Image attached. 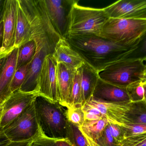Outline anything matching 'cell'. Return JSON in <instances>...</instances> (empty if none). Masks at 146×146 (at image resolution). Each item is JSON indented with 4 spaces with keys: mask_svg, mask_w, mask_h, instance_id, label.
<instances>
[{
    "mask_svg": "<svg viewBox=\"0 0 146 146\" xmlns=\"http://www.w3.org/2000/svg\"><path fill=\"white\" fill-rule=\"evenodd\" d=\"M66 39L84 62L98 73L117 62L129 50L96 35L68 36Z\"/></svg>",
    "mask_w": 146,
    "mask_h": 146,
    "instance_id": "6da1fadb",
    "label": "cell"
},
{
    "mask_svg": "<svg viewBox=\"0 0 146 146\" xmlns=\"http://www.w3.org/2000/svg\"><path fill=\"white\" fill-rule=\"evenodd\" d=\"M35 106L39 127L46 137L55 140L68 138L69 122L63 106L38 96Z\"/></svg>",
    "mask_w": 146,
    "mask_h": 146,
    "instance_id": "7a4b0ae2",
    "label": "cell"
},
{
    "mask_svg": "<svg viewBox=\"0 0 146 146\" xmlns=\"http://www.w3.org/2000/svg\"><path fill=\"white\" fill-rule=\"evenodd\" d=\"M146 32V19L109 18L100 37L130 49Z\"/></svg>",
    "mask_w": 146,
    "mask_h": 146,
    "instance_id": "3957f363",
    "label": "cell"
},
{
    "mask_svg": "<svg viewBox=\"0 0 146 146\" xmlns=\"http://www.w3.org/2000/svg\"><path fill=\"white\" fill-rule=\"evenodd\" d=\"M109 18L104 8L84 7L79 5L77 1H74L68 17L67 36H100L104 25Z\"/></svg>",
    "mask_w": 146,
    "mask_h": 146,
    "instance_id": "277c9868",
    "label": "cell"
},
{
    "mask_svg": "<svg viewBox=\"0 0 146 146\" xmlns=\"http://www.w3.org/2000/svg\"><path fill=\"white\" fill-rule=\"evenodd\" d=\"M144 67L142 61H121L107 67L98 73V76L109 84L127 88L131 84L141 81Z\"/></svg>",
    "mask_w": 146,
    "mask_h": 146,
    "instance_id": "5b68a950",
    "label": "cell"
},
{
    "mask_svg": "<svg viewBox=\"0 0 146 146\" xmlns=\"http://www.w3.org/2000/svg\"><path fill=\"white\" fill-rule=\"evenodd\" d=\"M11 142L34 139L40 132L35 106V101L9 125L0 129Z\"/></svg>",
    "mask_w": 146,
    "mask_h": 146,
    "instance_id": "8992f818",
    "label": "cell"
},
{
    "mask_svg": "<svg viewBox=\"0 0 146 146\" xmlns=\"http://www.w3.org/2000/svg\"><path fill=\"white\" fill-rule=\"evenodd\" d=\"M57 63L52 55L44 60L38 79L36 91L39 96L54 103L60 102L56 80Z\"/></svg>",
    "mask_w": 146,
    "mask_h": 146,
    "instance_id": "52a82bcc",
    "label": "cell"
},
{
    "mask_svg": "<svg viewBox=\"0 0 146 146\" xmlns=\"http://www.w3.org/2000/svg\"><path fill=\"white\" fill-rule=\"evenodd\" d=\"M38 96L36 91L25 92L19 90L13 93L1 104L2 113L0 129L11 123L34 102Z\"/></svg>",
    "mask_w": 146,
    "mask_h": 146,
    "instance_id": "ba28073f",
    "label": "cell"
},
{
    "mask_svg": "<svg viewBox=\"0 0 146 146\" xmlns=\"http://www.w3.org/2000/svg\"><path fill=\"white\" fill-rule=\"evenodd\" d=\"M85 104L98 109L109 123L121 127L128 123V115L133 105V102L131 101L107 102L93 97Z\"/></svg>",
    "mask_w": 146,
    "mask_h": 146,
    "instance_id": "9c48e42d",
    "label": "cell"
},
{
    "mask_svg": "<svg viewBox=\"0 0 146 146\" xmlns=\"http://www.w3.org/2000/svg\"><path fill=\"white\" fill-rule=\"evenodd\" d=\"M49 18L62 38L67 36L68 17L74 1L43 0Z\"/></svg>",
    "mask_w": 146,
    "mask_h": 146,
    "instance_id": "30bf717a",
    "label": "cell"
},
{
    "mask_svg": "<svg viewBox=\"0 0 146 146\" xmlns=\"http://www.w3.org/2000/svg\"><path fill=\"white\" fill-rule=\"evenodd\" d=\"M17 16V0H7L3 3V33L0 55L7 56L14 49Z\"/></svg>",
    "mask_w": 146,
    "mask_h": 146,
    "instance_id": "8fae6325",
    "label": "cell"
},
{
    "mask_svg": "<svg viewBox=\"0 0 146 146\" xmlns=\"http://www.w3.org/2000/svg\"><path fill=\"white\" fill-rule=\"evenodd\" d=\"M104 9L109 18L146 19V0H120Z\"/></svg>",
    "mask_w": 146,
    "mask_h": 146,
    "instance_id": "7c38bea8",
    "label": "cell"
},
{
    "mask_svg": "<svg viewBox=\"0 0 146 146\" xmlns=\"http://www.w3.org/2000/svg\"><path fill=\"white\" fill-rule=\"evenodd\" d=\"M19 48H15L7 57L5 64L0 74V105L12 93L11 86L17 67Z\"/></svg>",
    "mask_w": 146,
    "mask_h": 146,
    "instance_id": "4fadbf2b",
    "label": "cell"
},
{
    "mask_svg": "<svg viewBox=\"0 0 146 146\" xmlns=\"http://www.w3.org/2000/svg\"><path fill=\"white\" fill-rule=\"evenodd\" d=\"M75 70L63 63H57L56 80L60 97L59 103L66 108L69 107Z\"/></svg>",
    "mask_w": 146,
    "mask_h": 146,
    "instance_id": "5bb4252c",
    "label": "cell"
},
{
    "mask_svg": "<svg viewBox=\"0 0 146 146\" xmlns=\"http://www.w3.org/2000/svg\"><path fill=\"white\" fill-rule=\"evenodd\" d=\"M92 97L96 99L107 102L131 101L126 88L109 84L100 78Z\"/></svg>",
    "mask_w": 146,
    "mask_h": 146,
    "instance_id": "9a60e30c",
    "label": "cell"
},
{
    "mask_svg": "<svg viewBox=\"0 0 146 146\" xmlns=\"http://www.w3.org/2000/svg\"><path fill=\"white\" fill-rule=\"evenodd\" d=\"M52 55L57 63H63L73 69H77L85 63L81 57L71 47L66 39H60L55 47Z\"/></svg>",
    "mask_w": 146,
    "mask_h": 146,
    "instance_id": "2e32d148",
    "label": "cell"
},
{
    "mask_svg": "<svg viewBox=\"0 0 146 146\" xmlns=\"http://www.w3.org/2000/svg\"><path fill=\"white\" fill-rule=\"evenodd\" d=\"M79 69L81 87L80 104L82 106L92 97L99 77L98 73L85 62Z\"/></svg>",
    "mask_w": 146,
    "mask_h": 146,
    "instance_id": "e0dca14e",
    "label": "cell"
},
{
    "mask_svg": "<svg viewBox=\"0 0 146 146\" xmlns=\"http://www.w3.org/2000/svg\"><path fill=\"white\" fill-rule=\"evenodd\" d=\"M31 40V30L28 18L19 0H17V16L14 47L20 48Z\"/></svg>",
    "mask_w": 146,
    "mask_h": 146,
    "instance_id": "ac0fdd59",
    "label": "cell"
},
{
    "mask_svg": "<svg viewBox=\"0 0 146 146\" xmlns=\"http://www.w3.org/2000/svg\"><path fill=\"white\" fill-rule=\"evenodd\" d=\"M108 123L105 118L96 121H85L79 129L83 135L96 141L100 138Z\"/></svg>",
    "mask_w": 146,
    "mask_h": 146,
    "instance_id": "d6986e66",
    "label": "cell"
},
{
    "mask_svg": "<svg viewBox=\"0 0 146 146\" xmlns=\"http://www.w3.org/2000/svg\"><path fill=\"white\" fill-rule=\"evenodd\" d=\"M146 60V32L132 49L121 56L117 62L135 61L145 62Z\"/></svg>",
    "mask_w": 146,
    "mask_h": 146,
    "instance_id": "ffe728a7",
    "label": "cell"
},
{
    "mask_svg": "<svg viewBox=\"0 0 146 146\" xmlns=\"http://www.w3.org/2000/svg\"><path fill=\"white\" fill-rule=\"evenodd\" d=\"M128 123L146 124V104L143 101L133 103L127 116Z\"/></svg>",
    "mask_w": 146,
    "mask_h": 146,
    "instance_id": "44dd1931",
    "label": "cell"
},
{
    "mask_svg": "<svg viewBox=\"0 0 146 146\" xmlns=\"http://www.w3.org/2000/svg\"><path fill=\"white\" fill-rule=\"evenodd\" d=\"M35 51L36 44L33 40L21 46L18 54L16 69L30 63L34 57Z\"/></svg>",
    "mask_w": 146,
    "mask_h": 146,
    "instance_id": "7402d4cb",
    "label": "cell"
},
{
    "mask_svg": "<svg viewBox=\"0 0 146 146\" xmlns=\"http://www.w3.org/2000/svg\"><path fill=\"white\" fill-rule=\"evenodd\" d=\"M66 115L69 123L79 128L82 126L85 121L84 113L81 105L66 108Z\"/></svg>",
    "mask_w": 146,
    "mask_h": 146,
    "instance_id": "603a6c76",
    "label": "cell"
},
{
    "mask_svg": "<svg viewBox=\"0 0 146 146\" xmlns=\"http://www.w3.org/2000/svg\"><path fill=\"white\" fill-rule=\"evenodd\" d=\"M31 62L16 69L11 84V91L12 93L20 90L24 84L27 75Z\"/></svg>",
    "mask_w": 146,
    "mask_h": 146,
    "instance_id": "cb8c5ba5",
    "label": "cell"
},
{
    "mask_svg": "<svg viewBox=\"0 0 146 146\" xmlns=\"http://www.w3.org/2000/svg\"><path fill=\"white\" fill-rule=\"evenodd\" d=\"M80 74L79 68L76 69L74 75L70 94L69 107L80 104Z\"/></svg>",
    "mask_w": 146,
    "mask_h": 146,
    "instance_id": "d4e9b609",
    "label": "cell"
},
{
    "mask_svg": "<svg viewBox=\"0 0 146 146\" xmlns=\"http://www.w3.org/2000/svg\"><path fill=\"white\" fill-rule=\"evenodd\" d=\"M68 139L75 146H88L86 139L79 128L69 122Z\"/></svg>",
    "mask_w": 146,
    "mask_h": 146,
    "instance_id": "484cf974",
    "label": "cell"
},
{
    "mask_svg": "<svg viewBox=\"0 0 146 146\" xmlns=\"http://www.w3.org/2000/svg\"><path fill=\"white\" fill-rule=\"evenodd\" d=\"M131 101L133 103L143 101L145 97V88L141 81L135 82L127 87Z\"/></svg>",
    "mask_w": 146,
    "mask_h": 146,
    "instance_id": "4316f807",
    "label": "cell"
},
{
    "mask_svg": "<svg viewBox=\"0 0 146 146\" xmlns=\"http://www.w3.org/2000/svg\"><path fill=\"white\" fill-rule=\"evenodd\" d=\"M125 138L139 135L146 133V124L141 123H126L121 126Z\"/></svg>",
    "mask_w": 146,
    "mask_h": 146,
    "instance_id": "83f0119b",
    "label": "cell"
},
{
    "mask_svg": "<svg viewBox=\"0 0 146 146\" xmlns=\"http://www.w3.org/2000/svg\"><path fill=\"white\" fill-rule=\"evenodd\" d=\"M82 109L84 113L85 121H96L105 118L100 111L95 107L85 104L82 105Z\"/></svg>",
    "mask_w": 146,
    "mask_h": 146,
    "instance_id": "f1b7e54d",
    "label": "cell"
},
{
    "mask_svg": "<svg viewBox=\"0 0 146 146\" xmlns=\"http://www.w3.org/2000/svg\"><path fill=\"white\" fill-rule=\"evenodd\" d=\"M121 146H146V133L125 138Z\"/></svg>",
    "mask_w": 146,
    "mask_h": 146,
    "instance_id": "f546056e",
    "label": "cell"
},
{
    "mask_svg": "<svg viewBox=\"0 0 146 146\" xmlns=\"http://www.w3.org/2000/svg\"><path fill=\"white\" fill-rule=\"evenodd\" d=\"M98 146H119L111 134L108 125L100 138L95 141Z\"/></svg>",
    "mask_w": 146,
    "mask_h": 146,
    "instance_id": "4dcf8cb0",
    "label": "cell"
},
{
    "mask_svg": "<svg viewBox=\"0 0 146 146\" xmlns=\"http://www.w3.org/2000/svg\"><path fill=\"white\" fill-rule=\"evenodd\" d=\"M108 127L113 139L119 145L125 139L124 133L122 127L119 125L108 123Z\"/></svg>",
    "mask_w": 146,
    "mask_h": 146,
    "instance_id": "1f68e13d",
    "label": "cell"
},
{
    "mask_svg": "<svg viewBox=\"0 0 146 146\" xmlns=\"http://www.w3.org/2000/svg\"><path fill=\"white\" fill-rule=\"evenodd\" d=\"M31 146H56L54 139H50L42 134L34 139Z\"/></svg>",
    "mask_w": 146,
    "mask_h": 146,
    "instance_id": "d6a6232c",
    "label": "cell"
},
{
    "mask_svg": "<svg viewBox=\"0 0 146 146\" xmlns=\"http://www.w3.org/2000/svg\"><path fill=\"white\" fill-rule=\"evenodd\" d=\"M55 141L56 146H75L68 138L55 139Z\"/></svg>",
    "mask_w": 146,
    "mask_h": 146,
    "instance_id": "836d02e7",
    "label": "cell"
},
{
    "mask_svg": "<svg viewBox=\"0 0 146 146\" xmlns=\"http://www.w3.org/2000/svg\"><path fill=\"white\" fill-rule=\"evenodd\" d=\"M33 139L24 141L11 142L6 146H31Z\"/></svg>",
    "mask_w": 146,
    "mask_h": 146,
    "instance_id": "e575fe53",
    "label": "cell"
},
{
    "mask_svg": "<svg viewBox=\"0 0 146 146\" xmlns=\"http://www.w3.org/2000/svg\"><path fill=\"white\" fill-rule=\"evenodd\" d=\"M0 130V146H6L11 142Z\"/></svg>",
    "mask_w": 146,
    "mask_h": 146,
    "instance_id": "d590c367",
    "label": "cell"
},
{
    "mask_svg": "<svg viewBox=\"0 0 146 146\" xmlns=\"http://www.w3.org/2000/svg\"><path fill=\"white\" fill-rule=\"evenodd\" d=\"M3 23L2 21V19L0 21V53H1V48L2 44L3 37ZM3 56L0 55V57ZM6 57V56H5Z\"/></svg>",
    "mask_w": 146,
    "mask_h": 146,
    "instance_id": "8d00e7d4",
    "label": "cell"
},
{
    "mask_svg": "<svg viewBox=\"0 0 146 146\" xmlns=\"http://www.w3.org/2000/svg\"><path fill=\"white\" fill-rule=\"evenodd\" d=\"M145 63V67H144V71L141 76V81L143 85H146V60L144 62Z\"/></svg>",
    "mask_w": 146,
    "mask_h": 146,
    "instance_id": "74e56055",
    "label": "cell"
},
{
    "mask_svg": "<svg viewBox=\"0 0 146 146\" xmlns=\"http://www.w3.org/2000/svg\"><path fill=\"white\" fill-rule=\"evenodd\" d=\"M84 135L85 138H86V140L87 141L88 145V146H98L97 143H96L95 141L92 140L91 139L88 138V137L86 136V135Z\"/></svg>",
    "mask_w": 146,
    "mask_h": 146,
    "instance_id": "f35d334b",
    "label": "cell"
},
{
    "mask_svg": "<svg viewBox=\"0 0 146 146\" xmlns=\"http://www.w3.org/2000/svg\"><path fill=\"white\" fill-rule=\"evenodd\" d=\"M7 57L3 56L0 57V74L2 70L3 66L5 64Z\"/></svg>",
    "mask_w": 146,
    "mask_h": 146,
    "instance_id": "ab89813d",
    "label": "cell"
},
{
    "mask_svg": "<svg viewBox=\"0 0 146 146\" xmlns=\"http://www.w3.org/2000/svg\"><path fill=\"white\" fill-rule=\"evenodd\" d=\"M1 1H0V19L1 17H2L3 16V7H2V4L1 3Z\"/></svg>",
    "mask_w": 146,
    "mask_h": 146,
    "instance_id": "60d3db41",
    "label": "cell"
},
{
    "mask_svg": "<svg viewBox=\"0 0 146 146\" xmlns=\"http://www.w3.org/2000/svg\"><path fill=\"white\" fill-rule=\"evenodd\" d=\"M144 85V88H145V97H144V99L143 100V102L145 103L146 104V85Z\"/></svg>",
    "mask_w": 146,
    "mask_h": 146,
    "instance_id": "b9f144b4",
    "label": "cell"
},
{
    "mask_svg": "<svg viewBox=\"0 0 146 146\" xmlns=\"http://www.w3.org/2000/svg\"><path fill=\"white\" fill-rule=\"evenodd\" d=\"M2 113V106L1 104L0 105V122H1V117Z\"/></svg>",
    "mask_w": 146,
    "mask_h": 146,
    "instance_id": "7bdbcfd3",
    "label": "cell"
},
{
    "mask_svg": "<svg viewBox=\"0 0 146 146\" xmlns=\"http://www.w3.org/2000/svg\"></svg>",
    "mask_w": 146,
    "mask_h": 146,
    "instance_id": "ee69618b",
    "label": "cell"
},
{
    "mask_svg": "<svg viewBox=\"0 0 146 146\" xmlns=\"http://www.w3.org/2000/svg\"></svg>",
    "mask_w": 146,
    "mask_h": 146,
    "instance_id": "f6af8a7d",
    "label": "cell"
}]
</instances>
